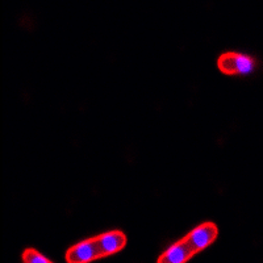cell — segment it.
I'll return each instance as SVG.
<instances>
[{"instance_id":"obj_4","label":"cell","mask_w":263,"mask_h":263,"mask_svg":"<svg viewBox=\"0 0 263 263\" xmlns=\"http://www.w3.org/2000/svg\"><path fill=\"white\" fill-rule=\"evenodd\" d=\"M102 258L114 255L126 246V236L121 230H109L96 236Z\"/></svg>"},{"instance_id":"obj_5","label":"cell","mask_w":263,"mask_h":263,"mask_svg":"<svg viewBox=\"0 0 263 263\" xmlns=\"http://www.w3.org/2000/svg\"><path fill=\"white\" fill-rule=\"evenodd\" d=\"M195 255L187 243L179 239L178 242L173 243L168 249L162 253L157 259V263H185Z\"/></svg>"},{"instance_id":"obj_6","label":"cell","mask_w":263,"mask_h":263,"mask_svg":"<svg viewBox=\"0 0 263 263\" xmlns=\"http://www.w3.org/2000/svg\"><path fill=\"white\" fill-rule=\"evenodd\" d=\"M21 259H23L24 263H53L51 260H49L48 258L44 257L40 251H37L36 249L32 248H28L23 251Z\"/></svg>"},{"instance_id":"obj_1","label":"cell","mask_w":263,"mask_h":263,"mask_svg":"<svg viewBox=\"0 0 263 263\" xmlns=\"http://www.w3.org/2000/svg\"><path fill=\"white\" fill-rule=\"evenodd\" d=\"M217 69L225 75H245L255 69V60L248 54L227 51L217 58Z\"/></svg>"},{"instance_id":"obj_3","label":"cell","mask_w":263,"mask_h":263,"mask_svg":"<svg viewBox=\"0 0 263 263\" xmlns=\"http://www.w3.org/2000/svg\"><path fill=\"white\" fill-rule=\"evenodd\" d=\"M100 258H102V254L99 250L96 237L75 243L65 254V259L67 263H90Z\"/></svg>"},{"instance_id":"obj_2","label":"cell","mask_w":263,"mask_h":263,"mask_svg":"<svg viewBox=\"0 0 263 263\" xmlns=\"http://www.w3.org/2000/svg\"><path fill=\"white\" fill-rule=\"evenodd\" d=\"M218 237V227L212 221H206L203 224L197 225L195 229H192L190 233L183 237L187 245L191 248L195 254L205 250L208 246L212 245Z\"/></svg>"}]
</instances>
